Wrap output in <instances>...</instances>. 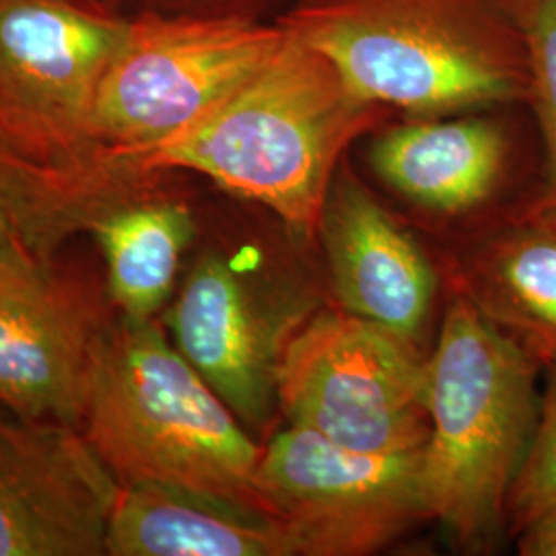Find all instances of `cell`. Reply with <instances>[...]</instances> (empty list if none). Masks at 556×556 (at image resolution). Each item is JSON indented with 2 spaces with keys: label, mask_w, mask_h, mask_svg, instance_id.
I'll list each match as a JSON object with an SVG mask.
<instances>
[{
  "label": "cell",
  "mask_w": 556,
  "mask_h": 556,
  "mask_svg": "<svg viewBox=\"0 0 556 556\" xmlns=\"http://www.w3.org/2000/svg\"><path fill=\"white\" fill-rule=\"evenodd\" d=\"M139 161L101 142H68L0 116V258L54 260L119 206L151 197Z\"/></svg>",
  "instance_id": "10"
},
{
  "label": "cell",
  "mask_w": 556,
  "mask_h": 556,
  "mask_svg": "<svg viewBox=\"0 0 556 556\" xmlns=\"http://www.w3.org/2000/svg\"><path fill=\"white\" fill-rule=\"evenodd\" d=\"M256 489L298 555H371L429 517L422 452L367 454L295 425L262 450Z\"/></svg>",
  "instance_id": "7"
},
{
  "label": "cell",
  "mask_w": 556,
  "mask_h": 556,
  "mask_svg": "<svg viewBox=\"0 0 556 556\" xmlns=\"http://www.w3.org/2000/svg\"><path fill=\"white\" fill-rule=\"evenodd\" d=\"M105 551L112 556L298 555L273 517L155 482L122 484Z\"/></svg>",
  "instance_id": "15"
},
{
  "label": "cell",
  "mask_w": 556,
  "mask_h": 556,
  "mask_svg": "<svg viewBox=\"0 0 556 556\" xmlns=\"http://www.w3.org/2000/svg\"><path fill=\"white\" fill-rule=\"evenodd\" d=\"M517 548L523 556H556V509L523 528L517 534Z\"/></svg>",
  "instance_id": "20"
},
{
  "label": "cell",
  "mask_w": 556,
  "mask_h": 556,
  "mask_svg": "<svg viewBox=\"0 0 556 556\" xmlns=\"http://www.w3.org/2000/svg\"><path fill=\"white\" fill-rule=\"evenodd\" d=\"M128 21L68 0H0V116L68 142L89 124Z\"/></svg>",
  "instance_id": "12"
},
{
  "label": "cell",
  "mask_w": 556,
  "mask_h": 556,
  "mask_svg": "<svg viewBox=\"0 0 556 556\" xmlns=\"http://www.w3.org/2000/svg\"><path fill=\"white\" fill-rule=\"evenodd\" d=\"M536 363L459 295L431 357V435L422 450L429 517L466 546L507 526V497L536 427Z\"/></svg>",
  "instance_id": "4"
},
{
  "label": "cell",
  "mask_w": 556,
  "mask_h": 556,
  "mask_svg": "<svg viewBox=\"0 0 556 556\" xmlns=\"http://www.w3.org/2000/svg\"><path fill=\"white\" fill-rule=\"evenodd\" d=\"M386 114L285 29L277 50L227 100L137 161L155 174H202L307 238L319 229L344 151Z\"/></svg>",
  "instance_id": "1"
},
{
  "label": "cell",
  "mask_w": 556,
  "mask_h": 556,
  "mask_svg": "<svg viewBox=\"0 0 556 556\" xmlns=\"http://www.w3.org/2000/svg\"><path fill=\"white\" fill-rule=\"evenodd\" d=\"M275 21L386 108L441 116L528 100V48L509 0H312Z\"/></svg>",
  "instance_id": "2"
},
{
  "label": "cell",
  "mask_w": 556,
  "mask_h": 556,
  "mask_svg": "<svg viewBox=\"0 0 556 556\" xmlns=\"http://www.w3.org/2000/svg\"><path fill=\"white\" fill-rule=\"evenodd\" d=\"M108 324L100 301L52 260L0 258V402L25 420L79 429Z\"/></svg>",
  "instance_id": "8"
},
{
  "label": "cell",
  "mask_w": 556,
  "mask_h": 556,
  "mask_svg": "<svg viewBox=\"0 0 556 556\" xmlns=\"http://www.w3.org/2000/svg\"><path fill=\"white\" fill-rule=\"evenodd\" d=\"M379 178L438 213H468L509 176L511 140L491 118L420 119L392 126L371 144Z\"/></svg>",
  "instance_id": "14"
},
{
  "label": "cell",
  "mask_w": 556,
  "mask_h": 556,
  "mask_svg": "<svg viewBox=\"0 0 556 556\" xmlns=\"http://www.w3.org/2000/svg\"><path fill=\"white\" fill-rule=\"evenodd\" d=\"M536 363L556 365V211L532 200L470 254L466 293Z\"/></svg>",
  "instance_id": "16"
},
{
  "label": "cell",
  "mask_w": 556,
  "mask_h": 556,
  "mask_svg": "<svg viewBox=\"0 0 556 556\" xmlns=\"http://www.w3.org/2000/svg\"><path fill=\"white\" fill-rule=\"evenodd\" d=\"M312 316L301 298H266L219 254H206L167 312L184 358L250 427H264L278 404V367L289 340Z\"/></svg>",
  "instance_id": "9"
},
{
  "label": "cell",
  "mask_w": 556,
  "mask_h": 556,
  "mask_svg": "<svg viewBox=\"0 0 556 556\" xmlns=\"http://www.w3.org/2000/svg\"><path fill=\"white\" fill-rule=\"evenodd\" d=\"M119 489L77 427L0 420V556L108 555Z\"/></svg>",
  "instance_id": "11"
},
{
  "label": "cell",
  "mask_w": 556,
  "mask_h": 556,
  "mask_svg": "<svg viewBox=\"0 0 556 556\" xmlns=\"http://www.w3.org/2000/svg\"><path fill=\"white\" fill-rule=\"evenodd\" d=\"M250 2H256L260 7H266V4H270V2H278V0H250ZM298 0H293V4H295Z\"/></svg>",
  "instance_id": "21"
},
{
  "label": "cell",
  "mask_w": 556,
  "mask_h": 556,
  "mask_svg": "<svg viewBox=\"0 0 556 556\" xmlns=\"http://www.w3.org/2000/svg\"><path fill=\"white\" fill-rule=\"evenodd\" d=\"M521 27L528 62L532 108L542 140V186L536 202L556 211V0H509Z\"/></svg>",
  "instance_id": "18"
},
{
  "label": "cell",
  "mask_w": 556,
  "mask_h": 556,
  "mask_svg": "<svg viewBox=\"0 0 556 556\" xmlns=\"http://www.w3.org/2000/svg\"><path fill=\"white\" fill-rule=\"evenodd\" d=\"M298 2H312V0H298ZM298 2H295V4H298Z\"/></svg>",
  "instance_id": "22"
},
{
  "label": "cell",
  "mask_w": 556,
  "mask_h": 556,
  "mask_svg": "<svg viewBox=\"0 0 556 556\" xmlns=\"http://www.w3.org/2000/svg\"><path fill=\"white\" fill-rule=\"evenodd\" d=\"M429 397L431 358L418 340L346 309L307 319L278 367V406L291 425L367 454L422 452Z\"/></svg>",
  "instance_id": "6"
},
{
  "label": "cell",
  "mask_w": 556,
  "mask_h": 556,
  "mask_svg": "<svg viewBox=\"0 0 556 556\" xmlns=\"http://www.w3.org/2000/svg\"><path fill=\"white\" fill-rule=\"evenodd\" d=\"M342 309L418 340L438 278L410 238L346 165H340L319 223Z\"/></svg>",
  "instance_id": "13"
},
{
  "label": "cell",
  "mask_w": 556,
  "mask_h": 556,
  "mask_svg": "<svg viewBox=\"0 0 556 556\" xmlns=\"http://www.w3.org/2000/svg\"><path fill=\"white\" fill-rule=\"evenodd\" d=\"M285 38L277 21L144 13L101 77L91 139L137 160L194 126L250 79Z\"/></svg>",
  "instance_id": "5"
},
{
  "label": "cell",
  "mask_w": 556,
  "mask_h": 556,
  "mask_svg": "<svg viewBox=\"0 0 556 556\" xmlns=\"http://www.w3.org/2000/svg\"><path fill=\"white\" fill-rule=\"evenodd\" d=\"M108 295L122 316L153 319L172 298L179 260L197 233L194 217L176 200L128 202L96 223Z\"/></svg>",
  "instance_id": "17"
},
{
  "label": "cell",
  "mask_w": 556,
  "mask_h": 556,
  "mask_svg": "<svg viewBox=\"0 0 556 556\" xmlns=\"http://www.w3.org/2000/svg\"><path fill=\"white\" fill-rule=\"evenodd\" d=\"M83 429L119 484H167L270 517L256 489L262 450L155 319L103 328Z\"/></svg>",
  "instance_id": "3"
},
{
  "label": "cell",
  "mask_w": 556,
  "mask_h": 556,
  "mask_svg": "<svg viewBox=\"0 0 556 556\" xmlns=\"http://www.w3.org/2000/svg\"><path fill=\"white\" fill-rule=\"evenodd\" d=\"M556 509V365L548 367L536 427L507 497V528H523Z\"/></svg>",
  "instance_id": "19"
}]
</instances>
